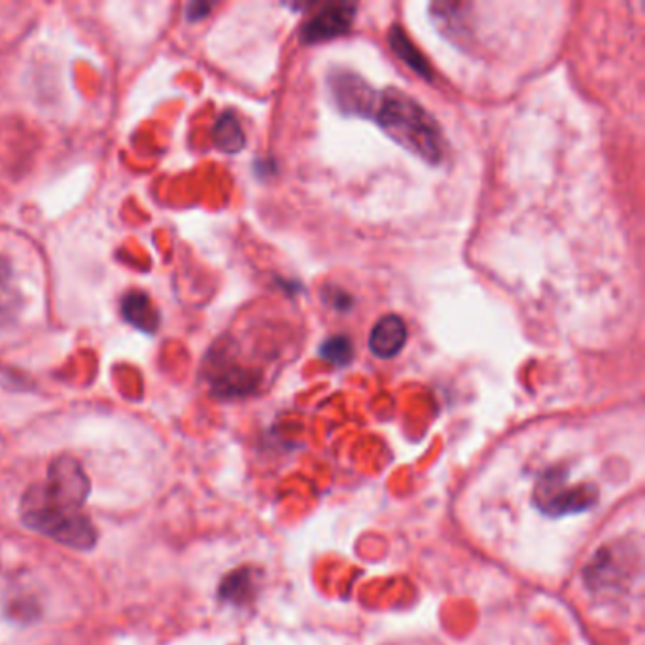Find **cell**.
Instances as JSON below:
<instances>
[{"label":"cell","instance_id":"obj_1","mask_svg":"<svg viewBox=\"0 0 645 645\" xmlns=\"http://www.w3.org/2000/svg\"><path fill=\"white\" fill-rule=\"evenodd\" d=\"M89 492L91 481L84 466L73 457L55 458L46 479L31 484L21 498V521L57 544L76 551H91L99 534L84 513Z\"/></svg>","mask_w":645,"mask_h":645},{"label":"cell","instance_id":"obj_2","mask_svg":"<svg viewBox=\"0 0 645 645\" xmlns=\"http://www.w3.org/2000/svg\"><path fill=\"white\" fill-rule=\"evenodd\" d=\"M384 133L402 149L418 155L430 165L444 162L445 141L441 129L426 108L409 95L389 89L376 99L373 116Z\"/></svg>","mask_w":645,"mask_h":645},{"label":"cell","instance_id":"obj_3","mask_svg":"<svg viewBox=\"0 0 645 645\" xmlns=\"http://www.w3.org/2000/svg\"><path fill=\"white\" fill-rule=\"evenodd\" d=\"M534 502L549 517H566L591 510L599 502V489L594 484H568L566 471L551 468L539 478Z\"/></svg>","mask_w":645,"mask_h":645},{"label":"cell","instance_id":"obj_4","mask_svg":"<svg viewBox=\"0 0 645 645\" xmlns=\"http://www.w3.org/2000/svg\"><path fill=\"white\" fill-rule=\"evenodd\" d=\"M357 10V4H347V2L326 4L318 14L307 21V25L302 31V41L305 44H320V42L334 41L337 36L349 33Z\"/></svg>","mask_w":645,"mask_h":645},{"label":"cell","instance_id":"obj_5","mask_svg":"<svg viewBox=\"0 0 645 645\" xmlns=\"http://www.w3.org/2000/svg\"><path fill=\"white\" fill-rule=\"evenodd\" d=\"M331 94L336 97L337 107L347 114L363 116L371 118L376 107V97L373 89L357 75L339 73L331 75Z\"/></svg>","mask_w":645,"mask_h":645},{"label":"cell","instance_id":"obj_6","mask_svg":"<svg viewBox=\"0 0 645 645\" xmlns=\"http://www.w3.org/2000/svg\"><path fill=\"white\" fill-rule=\"evenodd\" d=\"M407 328L397 315L383 316L370 334V350L376 358H394L404 350Z\"/></svg>","mask_w":645,"mask_h":645},{"label":"cell","instance_id":"obj_7","mask_svg":"<svg viewBox=\"0 0 645 645\" xmlns=\"http://www.w3.org/2000/svg\"><path fill=\"white\" fill-rule=\"evenodd\" d=\"M121 316L125 322L135 326L136 330L144 334H155L160 330L162 315L144 292H129L128 296L121 299Z\"/></svg>","mask_w":645,"mask_h":645},{"label":"cell","instance_id":"obj_8","mask_svg":"<svg viewBox=\"0 0 645 645\" xmlns=\"http://www.w3.org/2000/svg\"><path fill=\"white\" fill-rule=\"evenodd\" d=\"M255 597V571L252 568H237L229 571L218 589V599L231 605H244Z\"/></svg>","mask_w":645,"mask_h":645},{"label":"cell","instance_id":"obj_9","mask_svg":"<svg viewBox=\"0 0 645 645\" xmlns=\"http://www.w3.org/2000/svg\"><path fill=\"white\" fill-rule=\"evenodd\" d=\"M212 142H215L216 149L226 152V154H239L247 146V136L242 131L241 121L231 110L223 112L216 120L215 129H212Z\"/></svg>","mask_w":645,"mask_h":645},{"label":"cell","instance_id":"obj_10","mask_svg":"<svg viewBox=\"0 0 645 645\" xmlns=\"http://www.w3.org/2000/svg\"><path fill=\"white\" fill-rule=\"evenodd\" d=\"M389 41H391L392 50L396 52L397 57L404 61L407 67L413 68L417 75L423 76L426 80H431V68L428 65V61L418 52L415 44L409 41V36L404 33V29L392 28L391 33H389Z\"/></svg>","mask_w":645,"mask_h":645},{"label":"cell","instance_id":"obj_11","mask_svg":"<svg viewBox=\"0 0 645 645\" xmlns=\"http://www.w3.org/2000/svg\"><path fill=\"white\" fill-rule=\"evenodd\" d=\"M320 357L336 365H347L354 358V347L347 336L328 337L320 347Z\"/></svg>","mask_w":645,"mask_h":645},{"label":"cell","instance_id":"obj_12","mask_svg":"<svg viewBox=\"0 0 645 645\" xmlns=\"http://www.w3.org/2000/svg\"><path fill=\"white\" fill-rule=\"evenodd\" d=\"M324 302L330 303L337 310H349L354 299L345 289L328 288L322 292Z\"/></svg>","mask_w":645,"mask_h":645},{"label":"cell","instance_id":"obj_13","mask_svg":"<svg viewBox=\"0 0 645 645\" xmlns=\"http://www.w3.org/2000/svg\"><path fill=\"white\" fill-rule=\"evenodd\" d=\"M210 10H212V4H209V2H192L186 8V18L189 21H199L203 18H207L210 14Z\"/></svg>","mask_w":645,"mask_h":645}]
</instances>
